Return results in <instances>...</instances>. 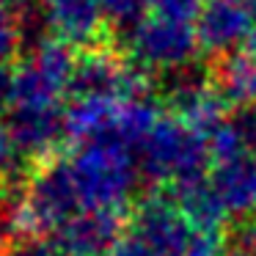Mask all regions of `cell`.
I'll return each instance as SVG.
<instances>
[{
  "instance_id": "6da1fadb",
  "label": "cell",
  "mask_w": 256,
  "mask_h": 256,
  "mask_svg": "<svg viewBox=\"0 0 256 256\" xmlns=\"http://www.w3.org/2000/svg\"><path fill=\"white\" fill-rule=\"evenodd\" d=\"M69 157V174L83 212H124L135 188L132 149L118 138L80 144Z\"/></svg>"
},
{
  "instance_id": "7a4b0ae2",
  "label": "cell",
  "mask_w": 256,
  "mask_h": 256,
  "mask_svg": "<svg viewBox=\"0 0 256 256\" xmlns=\"http://www.w3.org/2000/svg\"><path fill=\"white\" fill-rule=\"evenodd\" d=\"M138 157L144 176L162 190H176L179 184L210 176L206 168L212 162L206 138L196 135L174 116L157 122L149 138L138 146Z\"/></svg>"
},
{
  "instance_id": "3957f363",
  "label": "cell",
  "mask_w": 256,
  "mask_h": 256,
  "mask_svg": "<svg viewBox=\"0 0 256 256\" xmlns=\"http://www.w3.org/2000/svg\"><path fill=\"white\" fill-rule=\"evenodd\" d=\"M78 56L61 39H39L28 56L14 64V105L12 110H61L69 100Z\"/></svg>"
},
{
  "instance_id": "277c9868",
  "label": "cell",
  "mask_w": 256,
  "mask_h": 256,
  "mask_svg": "<svg viewBox=\"0 0 256 256\" xmlns=\"http://www.w3.org/2000/svg\"><path fill=\"white\" fill-rule=\"evenodd\" d=\"M124 56L138 69L162 74H176L193 66L201 52L196 22L162 17V14H144L124 36Z\"/></svg>"
},
{
  "instance_id": "5b68a950",
  "label": "cell",
  "mask_w": 256,
  "mask_h": 256,
  "mask_svg": "<svg viewBox=\"0 0 256 256\" xmlns=\"http://www.w3.org/2000/svg\"><path fill=\"white\" fill-rule=\"evenodd\" d=\"M166 105L171 110L174 118L184 124L188 130H193L201 138H210L218 127L223 124V118L228 116V105L220 100V94L212 86V78L206 72H176L171 74V83L166 91Z\"/></svg>"
},
{
  "instance_id": "8992f818",
  "label": "cell",
  "mask_w": 256,
  "mask_h": 256,
  "mask_svg": "<svg viewBox=\"0 0 256 256\" xmlns=\"http://www.w3.org/2000/svg\"><path fill=\"white\" fill-rule=\"evenodd\" d=\"M132 234L146 240L162 256H182L196 234V226L184 218L171 193H152L135 206Z\"/></svg>"
},
{
  "instance_id": "52a82bcc",
  "label": "cell",
  "mask_w": 256,
  "mask_h": 256,
  "mask_svg": "<svg viewBox=\"0 0 256 256\" xmlns=\"http://www.w3.org/2000/svg\"><path fill=\"white\" fill-rule=\"evenodd\" d=\"M124 237V212H80L50 237L58 256H108Z\"/></svg>"
},
{
  "instance_id": "ba28073f",
  "label": "cell",
  "mask_w": 256,
  "mask_h": 256,
  "mask_svg": "<svg viewBox=\"0 0 256 256\" xmlns=\"http://www.w3.org/2000/svg\"><path fill=\"white\" fill-rule=\"evenodd\" d=\"M254 22L256 20L248 12L245 0H206L196 20L201 50L215 58L237 52L240 44L250 39Z\"/></svg>"
},
{
  "instance_id": "9c48e42d",
  "label": "cell",
  "mask_w": 256,
  "mask_h": 256,
  "mask_svg": "<svg viewBox=\"0 0 256 256\" xmlns=\"http://www.w3.org/2000/svg\"><path fill=\"white\" fill-rule=\"evenodd\" d=\"M44 20L52 36L80 52L108 44L102 0H44Z\"/></svg>"
},
{
  "instance_id": "30bf717a",
  "label": "cell",
  "mask_w": 256,
  "mask_h": 256,
  "mask_svg": "<svg viewBox=\"0 0 256 256\" xmlns=\"http://www.w3.org/2000/svg\"><path fill=\"white\" fill-rule=\"evenodd\" d=\"M14 149L20 157H28L30 166L61 154L66 140V108L61 110H12L6 122Z\"/></svg>"
},
{
  "instance_id": "8fae6325",
  "label": "cell",
  "mask_w": 256,
  "mask_h": 256,
  "mask_svg": "<svg viewBox=\"0 0 256 256\" xmlns=\"http://www.w3.org/2000/svg\"><path fill=\"white\" fill-rule=\"evenodd\" d=\"M210 78L220 100L232 110L256 105V58L248 50H237L215 58Z\"/></svg>"
},
{
  "instance_id": "7c38bea8",
  "label": "cell",
  "mask_w": 256,
  "mask_h": 256,
  "mask_svg": "<svg viewBox=\"0 0 256 256\" xmlns=\"http://www.w3.org/2000/svg\"><path fill=\"white\" fill-rule=\"evenodd\" d=\"M124 102L110 96H74L66 102V140L88 144L113 135L118 110Z\"/></svg>"
},
{
  "instance_id": "4fadbf2b",
  "label": "cell",
  "mask_w": 256,
  "mask_h": 256,
  "mask_svg": "<svg viewBox=\"0 0 256 256\" xmlns=\"http://www.w3.org/2000/svg\"><path fill=\"white\" fill-rule=\"evenodd\" d=\"M212 166H223L237 157L256 154V105L234 108L223 124L206 138Z\"/></svg>"
},
{
  "instance_id": "5bb4252c",
  "label": "cell",
  "mask_w": 256,
  "mask_h": 256,
  "mask_svg": "<svg viewBox=\"0 0 256 256\" xmlns=\"http://www.w3.org/2000/svg\"><path fill=\"white\" fill-rule=\"evenodd\" d=\"M210 179L228 212L242 215L256 210V154L215 166Z\"/></svg>"
},
{
  "instance_id": "9a60e30c",
  "label": "cell",
  "mask_w": 256,
  "mask_h": 256,
  "mask_svg": "<svg viewBox=\"0 0 256 256\" xmlns=\"http://www.w3.org/2000/svg\"><path fill=\"white\" fill-rule=\"evenodd\" d=\"M171 196L179 204V210L184 212V218L196 228H201V232H215V234L223 232L228 210L220 201L218 190L212 188L210 176L196 179V182H188V184H179L176 190H171Z\"/></svg>"
},
{
  "instance_id": "2e32d148",
  "label": "cell",
  "mask_w": 256,
  "mask_h": 256,
  "mask_svg": "<svg viewBox=\"0 0 256 256\" xmlns=\"http://www.w3.org/2000/svg\"><path fill=\"white\" fill-rule=\"evenodd\" d=\"M162 118L160 105L144 96V100H130L122 105L116 118V127H113V138H118L124 146L138 152V146L149 138V132L157 127V122Z\"/></svg>"
},
{
  "instance_id": "e0dca14e",
  "label": "cell",
  "mask_w": 256,
  "mask_h": 256,
  "mask_svg": "<svg viewBox=\"0 0 256 256\" xmlns=\"http://www.w3.org/2000/svg\"><path fill=\"white\" fill-rule=\"evenodd\" d=\"M146 14H162V17L196 22L201 14V0H144Z\"/></svg>"
},
{
  "instance_id": "ac0fdd59",
  "label": "cell",
  "mask_w": 256,
  "mask_h": 256,
  "mask_svg": "<svg viewBox=\"0 0 256 256\" xmlns=\"http://www.w3.org/2000/svg\"><path fill=\"white\" fill-rule=\"evenodd\" d=\"M20 50V20L6 0H0V64H8Z\"/></svg>"
},
{
  "instance_id": "d6986e66",
  "label": "cell",
  "mask_w": 256,
  "mask_h": 256,
  "mask_svg": "<svg viewBox=\"0 0 256 256\" xmlns=\"http://www.w3.org/2000/svg\"><path fill=\"white\" fill-rule=\"evenodd\" d=\"M105 17L116 25H135L144 17V0H102Z\"/></svg>"
},
{
  "instance_id": "ffe728a7",
  "label": "cell",
  "mask_w": 256,
  "mask_h": 256,
  "mask_svg": "<svg viewBox=\"0 0 256 256\" xmlns=\"http://www.w3.org/2000/svg\"><path fill=\"white\" fill-rule=\"evenodd\" d=\"M17 149H14L12 132L3 122H0V198H3V188H6V179L14 168V160H17Z\"/></svg>"
},
{
  "instance_id": "44dd1931",
  "label": "cell",
  "mask_w": 256,
  "mask_h": 256,
  "mask_svg": "<svg viewBox=\"0 0 256 256\" xmlns=\"http://www.w3.org/2000/svg\"><path fill=\"white\" fill-rule=\"evenodd\" d=\"M108 256H162V254L157 248H152L146 240H140L138 234H127L113 245V250Z\"/></svg>"
},
{
  "instance_id": "7402d4cb",
  "label": "cell",
  "mask_w": 256,
  "mask_h": 256,
  "mask_svg": "<svg viewBox=\"0 0 256 256\" xmlns=\"http://www.w3.org/2000/svg\"><path fill=\"white\" fill-rule=\"evenodd\" d=\"M14 105V66L0 64V113H12Z\"/></svg>"
},
{
  "instance_id": "603a6c76",
  "label": "cell",
  "mask_w": 256,
  "mask_h": 256,
  "mask_svg": "<svg viewBox=\"0 0 256 256\" xmlns=\"http://www.w3.org/2000/svg\"><path fill=\"white\" fill-rule=\"evenodd\" d=\"M12 256H58V254L52 250V245L42 242V240H30V242H25V245H20V248H14Z\"/></svg>"
},
{
  "instance_id": "cb8c5ba5",
  "label": "cell",
  "mask_w": 256,
  "mask_h": 256,
  "mask_svg": "<svg viewBox=\"0 0 256 256\" xmlns=\"http://www.w3.org/2000/svg\"><path fill=\"white\" fill-rule=\"evenodd\" d=\"M6 232H8V228H3V223H0V256H12V248H8Z\"/></svg>"
},
{
  "instance_id": "d4e9b609",
  "label": "cell",
  "mask_w": 256,
  "mask_h": 256,
  "mask_svg": "<svg viewBox=\"0 0 256 256\" xmlns=\"http://www.w3.org/2000/svg\"><path fill=\"white\" fill-rule=\"evenodd\" d=\"M220 256H256L254 250H245V248H240V245H232V248H226Z\"/></svg>"
},
{
  "instance_id": "484cf974",
  "label": "cell",
  "mask_w": 256,
  "mask_h": 256,
  "mask_svg": "<svg viewBox=\"0 0 256 256\" xmlns=\"http://www.w3.org/2000/svg\"><path fill=\"white\" fill-rule=\"evenodd\" d=\"M248 52L256 58V28H254V34H250V39H248Z\"/></svg>"
},
{
  "instance_id": "4316f807",
  "label": "cell",
  "mask_w": 256,
  "mask_h": 256,
  "mask_svg": "<svg viewBox=\"0 0 256 256\" xmlns=\"http://www.w3.org/2000/svg\"><path fill=\"white\" fill-rule=\"evenodd\" d=\"M245 6H248V12L254 14V20H256V0H245Z\"/></svg>"
}]
</instances>
